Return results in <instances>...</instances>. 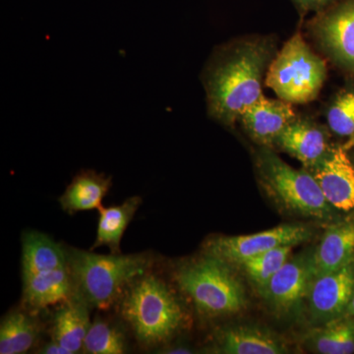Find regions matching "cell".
Segmentation results:
<instances>
[{
  "label": "cell",
  "mask_w": 354,
  "mask_h": 354,
  "mask_svg": "<svg viewBox=\"0 0 354 354\" xmlns=\"http://www.w3.org/2000/svg\"><path fill=\"white\" fill-rule=\"evenodd\" d=\"M39 353L44 354H70L64 348H62L57 342L53 341L48 342V344L43 346Z\"/></svg>",
  "instance_id": "obj_27"
},
{
  "label": "cell",
  "mask_w": 354,
  "mask_h": 354,
  "mask_svg": "<svg viewBox=\"0 0 354 354\" xmlns=\"http://www.w3.org/2000/svg\"><path fill=\"white\" fill-rule=\"evenodd\" d=\"M177 286L201 315H232L245 308L243 286L234 272V267L213 256L184 263L176 270Z\"/></svg>",
  "instance_id": "obj_4"
},
{
  "label": "cell",
  "mask_w": 354,
  "mask_h": 354,
  "mask_svg": "<svg viewBox=\"0 0 354 354\" xmlns=\"http://www.w3.org/2000/svg\"><path fill=\"white\" fill-rule=\"evenodd\" d=\"M293 246H281L244 261L239 266L260 292L270 279L290 260Z\"/></svg>",
  "instance_id": "obj_23"
},
{
  "label": "cell",
  "mask_w": 354,
  "mask_h": 354,
  "mask_svg": "<svg viewBox=\"0 0 354 354\" xmlns=\"http://www.w3.org/2000/svg\"><path fill=\"white\" fill-rule=\"evenodd\" d=\"M310 29L321 48L337 64L354 71V0L320 14Z\"/></svg>",
  "instance_id": "obj_8"
},
{
  "label": "cell",
  "mask_w": 354,
  "mask_h": 354,
  "mask_svg": "<svg viewBox=\"0 0 354 354\" xmlns=\"http://www.w3.org/2000/svg\"><path fill=\"white\" fill-rule=\"evenodd\" d=\"M354 295V264L312 279L307 290L313 322L324 324L339 318Z\"/></svg>",
  "instance_id": "obj_9"
},
{
  "label": "cell",
  "mask_w": 354,
  "mask_h": 354,
  "mask_svg": "<svg viewBox=\"0 0 354 354\" xmlns=\"http://www.w3.org/2000/svg\"><path fill=\"white\" fill-rule=\"evenodd\" d=\"M151 264L146 254L100 255L77 249L68 254L76 291L83 301L101 310L120 301L128 286L148 272Z\"/></svg>",
  "instance_id": "obj_3"
},
{
  "label": "cell",
  "mask_w": 354,
  "mask_h": 354,
  "mask_svg": "<svg viewBox=\"0 0 354 354\" xmlns=\"http://www.w3.org/2000/svg\"><path fill=\"white\" fill-rule=\"evenodd\" d=\"M274 146L297 158L308 171L332 150L322 128L311 121L297 118L279 135Z\"/></svg>",
  "instance_id": "obj_14"
},
{
  "label": "cell",
  "mask_w": 354,
  "mask_h": 354,
  "mask_svg": "<svg viewBox=\"0 0 354 354\" xmlns=\"http://www.w3.org/2000/svg\"><path fill=\"white\" fill-rule=\"evenodd\" d=\"M39 335L36 321L24 312H11L0 325V353L22 354L34 346Z\"/></svg>",
  "instance_id": "obj_21"
},
{
  "label": "cell",
  "mask_w": 354,
  "mask_h": 354,
  "mask_svg": "<svg viewBox=\"0 0 354 354\" xmlns=\"http://www.w3.org/2000/svg\"><path fill=\"white\" fill-rule=\"evenodd\" d=\"M139 196L128 198L121 205L99 209L97 237L91 250L101 246L109 247L113 254H120V243L123 234L130 225L135 214L141 206Z\"/></svg>",
  "instance_id": "obj_20"
},
{
  "label": "cell",
  "mask_w": 354,
  "mask_h": 354,
  "mask_svg": "<svg viewBox=\"0 0 354 354\" xmlns=\"http://www.w3.org/2000/svg\"><path fill=\"white\" fill-rule=\"evenodd\" d=\"M342 148L344 149L346 151L351 150V149L354 148V134L353 136L349 137V139L348 141L346 142V143L344 144V146H342Z\"/></svg>",
  "instance_id": "obj_29"
},
{
  "label": "cell",
  "mask_w": 354,
  "mask_h": 354,
  "mask_svg": "<svg viewBox=\"0 0 354 354\" xmlns=\"http://www.w3.org/2000/svg\"><path fill=\"white\" fill-rule=\"evenodd\" d=\"M76 286L69 267L36 274L24 281L23 304L41 310L71 300Z\"/></svg>",
  "instance_id": "obj_15"
},
{
  "label": "cell",
  "mask_w": 354,
  "mask_h": 354,
  "mask_svg": "<svg viewBox=\"0 0 354 354\" xmlns=\"http://www.w3.org/2000/svg\"><path fill=\"white\" fill-rule=\"evenodd\" d=\"M216 353L225 354H283V342L268 330L254 326H232L218 335Z\"/></svg>",
  "instance_id": "obj_17"
},
{
  "label": "cell",
  "mask_w": 354,
  "mask_h": 354,
  "mask_svg": "<svg viewBox=\"0 0 354 354\" xmlns=\"http://www.w3.org/2000/svg\"><path fill=\"white\" fill-rule=\"evenodd\" d=\"M295 120L297 115L290 102L268 99L264 95L239 118L250 138L270 149L276 145L279 135Z\"/></svg>",
  "instance_id": "obj_12"
},
{
  "label": "cell",
  "mask_w": 354,
  "mask_h": 354,
  "mask_svg": "<svg viewBox=\"0 0 354 354\" xmlns=\"http://www.w3.org/2000/svg\"><path fill=\"white\" fill-rule=\"evenodd\" d=\"M311 230L302 225H283L269 230L237 236H216L205 242L207 255L223 261L228 265L237 266L281 246H295L308 241Z\"/></svg>",
  "instance_id": "obj_7"
},
{
  "label": "cell",
  "mask_w": 354,
  "mask_h": 354,
  "mask_svg": "<svg viewBox=\"0 0 354 354\" xmlns=\"http://www.w3.org/2000/svg\"><path fill=\"white\" fill-rule=\"evenodd\" d=\"M167 353H191V351L187 348H177L169 349V351H167Z\"/></svg>",
  "instance_id": "obj_30"
},
{
  "label": "cell",
  "mask_w": 354,
  "mask_h": 354,
  "mask_svg": "<svg viewBox=\"0 0 354 354\" xmlns=\"http://www.w3.org/2000/svg\"><path fill=\"white\" fill-rule=\"evenodd\" d=\"M341 317H346V318H353L354 319V295L351 298V304H348V308H346L344 313Z\"/></svg>",
  "instance_id": "obj_28"
},
{
  "label": "cell",
  "mask_w": 354,
  "mask_h": 354,
  "mask_svg": "<svg viewBox=\"0 0 354 354\" xmlns=\"http://www.w3.org/2000/svg\"><path fill=\"white\" fill-rule=\"evenodd\" d=\"M310 281L309 256H298L288 260L259 293L274 313L286 315L306 297Z\"/></svg>",
  "instance_id": "obj_10"
},
{
  "label": "cell",
  "mask_w": 354,
  "mask_h": 354,
  "mask_svg": "<svg viewBox=\"0 0 354 354\" xmlns=\"http://www.w3.org/2000/svg\"><path fill=\"white\" fill-rule=\"evenodd\" d=\"M274 48L265 39L237 41L216 51L203 74L211 118L232 127L262 95Z\"/></svg>",
  "instance_id": "obj_1"
},
{
  "label": "cell",
  "mask_w": 354,
  "mask_h": 354,
  "mask_svg": "<svg viewBox=\"0 0 354 354\" xmlns=\"http://www.w3.org/2000/svg\"><path fill=\"white\" fill-rule=\"evenodd\" d=\"M326 77L325 62L312 51L300 32H297L272 59L266 85L283 101L306 104L316 99Z\"/></svg>",
  "instance_id": "obj_6"
},
{
  "label": "cell",
  "mask_w": 354,
  "mask_h": 354,
  "mask_svg": "<svg viewBox=\"0 0 354 354\" xmlns=\"http://www.w3.org/2000/svg\"><path fill=\"white\" fill-rule=\"evenodd\" d=\"M90 317L86 302L70 300L55 313L53 324V339L70 354L84 348V341L90 328Z\"/></svg>",
  "instance_id": "obj_19"
},
{
  "label": "cell",
  "mask_w": 354,
  "mask_h": 354,
  "mask_svg": "<svg viewBox=\"0 0 354 354\" xmlns=\"http://www.w3.org/2000/svg\"><path fill=\"white\" fill-rule=\"evenodd\" d=\"M299 10L306 13L308 11H323L334 0H292Z\"/></svg>",
  "instance_id": "obj_26"
},
{
  "label": "cell",
  "mask_w": 354,
  "mask_h": 354,
  "mask_svg": "<svg viewBox=\"0 0 354 354\" xmlns=\"http://www.w3.org/2000/svg\"><path fill=\"white\" fill-rule=\"evenodd\" d=\"M317 353L322 354H351L354 353V319L339 317L324 324L311 337Z\"/></svg>",
  "instance_id": "obj_22"
},
{
  "label": "cell",
  "mask_w": 354,
  "mask_h": 354,
  "mask_svg": "<svg viewBox=\"0 0 354 354\" xmlns=\"http://www.w3.org/2000/svg\"><path fill=\"white\" fill-rule=\"evenodd\" d=\"M84 349L92 354H122L127 353V342L118 328L97 318L88 328Z\"/></svg>",
  "instance_id": "obj_24"
},
{
  "label": "cell",
  "mask_w": 354,
  "mask_h": 354,
  "mask_svg": "<svg viewBox=\"0 0 354 354\" xmlns=\"http://www.w3.org/2000/svg\"><path fill=\"white\" fill-rule=\"evenodd\" d=\"M330 130L339 136L354 134V90L344 91L337 97L328 111Z\"/></svg>",
  "instance_id": "obj_25"
},
{
  "label": "cell",
  "mask_w": 354,
  "mask_h": 354,
  "mask_svg": "<svg viewBox=\"0 0 354 354\" xmlns=\"http://www.w3.org/2000/svg\"><path fill=\"white\" fill-rule=\"evenodd\" d=\"M22 248L23 281L41 272L68 267V254L48 235L26 232Z\"/></svg>",
  "instance_id": "obj_16"
},
{
  "label": "cell",
  "mask_w": 354,
  "mask_h": 354,
  "mask_svg": "<svg viewBox=\"0 0 354 354\" xmlns=\"http://www.w3.org/2000/svg\"><path fill=\"white\" fill-rule=\"evenodd\" d=\"M256 167L261 185L279 208L305 218H332L334 208L308 169H293L265 147L258 153Z\"/></svg>",
  "instance_id": "obj_5"
},
{
  "label": "cell",
  "mask_w": 354,
  "mask_h": 354,
  "mask_svg": "<svg viewBox=\"0 0 354 354\" xmlns=\"http://www.w3.org/2000/svg\"><path fill=\"white\" fill-rule=\"evenodd\" d=\"M327 202L339 211H354V165L342 147L329 153L309 171Z\"/></svg>",
  "instance_id": "obj_11"
},
{
  "label": "cell",
  "mask_w": 354,
  "mask_h": 354,
  "mask_svg": "<svg viewBox=\"0 0 354 354\" xmlns=\"http://www.w3.org/2000/svg\"><path fill=\"white\" fill-rule=\"evenodd\" d=\"M354 264V216L330 225L313 255L309 256L311 281Z\"/></svg>",
  "instance_id": "obj_13"
},
{
  "label": "cell",
  "mask_w": 354,
  "mask_h": 354,
  "mask_svg": "<svg viewBox=\"0 0 354 354\" xmlns=\"http://www.w3.org/2000/svg\"><path fill=\"white\" fill-rule=\"evenodd\" d=\"M111 177L95 171H81L74 176L59 198L64 211L70 215L78 212L99 209L111 187Z\"/></svg>",
  "instance_id": "obj_18"
},
{
  "label": "cell",
  "mask_w": 354,
  "mask_h": 354,
  "mask_svg": "<svg viewBox=\"0 0 354 354\" xmlns=\"http://www.w3.org/2000/svg\"><path fill=\"white\" fill-rule=\"evenodd\" d=\"M120 315L137 341L160 346L183 328L185 314L162 279L146 272L128 286L120 299Z\"/></svg>",
  "instance_id": "obj_2"
}]
</instances>
